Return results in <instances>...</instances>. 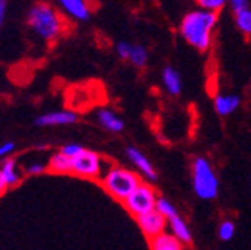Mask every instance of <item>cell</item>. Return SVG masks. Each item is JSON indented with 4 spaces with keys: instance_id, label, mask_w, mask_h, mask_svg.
<instances>
[{
    "instance_id": "cell-1",
    "label": "cell",
    "mask_w": 251,
    "mask_h": 250,
    "mask_svg": "<svg viewBox=\"0 0 251 250\" xmlns=\"http://www.w3.org/2000/svg\"><path fill=\"white\" fill-rule=\"evenodd\" d=\"M217 24L215 12L193 11L181 21L182 38L199 51H206L212 42V28Z\"/></svg>"
},
{
    "instance_id": "cell-2",
    "label": "cell",
    "mask_w": 251,
    "mask_h": 250,
    "mask_svg": "<svg viewBox=\"0 0 251 250\" xmlns=\"http://www.w3.org/2000/svg\"><path fill=\"white\" fill-rule=\"evenodd\" d=\"M27 23L39 38L48 42L58 39L65 30V20L52 5L47 2H38L30 8Z\"/></svg>"
},
{
    "instance_id": "cell-3",
    "label": "cell",
    "mask_w": 251,
    "mask_h": 250,
    "mask_svg": "<svg viewBox=\"0 0 251 250\" xmlns=\"http://www.w3.org/2000/svg\"><path fill=\"white\" fill-rule=\"evenodd\" d=\"M100 183L103 186V189L111 196L124 202L133 194V191H136V187L142 183V180L136 172L127 168L112 165L103 172Z\"/></svg>"
},
{
    "instance_id": "cell-4",
    "label": "cell",
    "mask_w": 251,
    "mask_h": 250,
    "mask_svg": "<svg viewBox=\"0 0 251 250\" xmlns=\"http://www.w3.org/2000/svg\"><path fill=\"white\" fill-rule=\"evenodd\" d=\"M192 181L193 191L198 198L203 201H211L218 196L220 181L218 177L206 158H196L192 165Z\"/></svg>"
},
{
    "instance_id": "cell-5",
    "label": "cell",
    "mask_w": 251,
    "mask_h": 250,
    "mask_svg": "<svg viewBox=\"0 0 251 250\" xmlns=\"http://www.w3.org/2000/svg\"><path fill=\"white\" fill-rule=\"evenodd\" d=\"M157 199H159V196H157L154 187L142 181L136 187V191H133V194L123 204L130 214H133L135 217H139L142 214L154 211L157 205Z\"/></svg>"
},
{
    "instance_id": "cell-6",
    "label": "cell",
    "mask_w": 251,
    "mask_h": 250,
    "mask_svg": "<svg viewBox=\"0 0 251 250\" xmlns=\"http://www.w3.org/2000/svg\"><path fill=\"white\" fill-rule=\"evenodd\" d=\"M72 174L82 178H102L103 159L96 153L84 148L76 158L72 159Z\"/></svg>"
},
{
    "instance_id": "cell-7",
    "label": "cell",
    "mask_w": 251,
    "mask_h": 250,
    "mask_svg": "<svg viewBox=\"0 0 251 250\" xmlns=\"http://www.w3.org/2000/svg\"><path fill=\"white\" fill-rule=\"evenodd\" d=\"M136 222H138L141 231L150 240L159 237L163 232H166V222H168V219L163 214H160L157 210L150 211L147 214H142V216L136 217Z\"/></svg>"
},
{
    "instance_id": "cell-8",
    "label": "cell",
    "mask_w": 251,
    "mask_h": 250,
    "mask_svg": "<svg viewBox=\"0 0 251 250\" xmlns=\"http://www.w3.org/2000/svg\"><path fill=\"white\" fill-rule=\"evenodd\" d=\"M126 154H127L129 161L138 168V171L148 180V181H155L157 180V172L152 167V164L148 161L147 156L136 147H127L126 148Z\"/></svg>"
},
{
    "instance_id": "cell-9",
    "label": "cell",
    "mask_w": 251,
    "mask_h": 250,
    "mask_svg": "<svg viewBox=\"0 0 251 250\" xmlns=\"http://www.w3.org/2000/svg\"><path fill=\"white\" fill-rule=\"evenodd\" d=\"M78 115L74 111H51L47 114H42L36 118V124L42 128L47 126H66V124H74L76 123Z\"/></svg>"
},
{
    "instance_id": "cell-10",
    "label": "cell",
    "mask_w": 251,
    "mask_h": 250,
    "mask_svg": "<svg viewBox=\"0 0 251 250\" xmlns=\"http://www.w3.org/2000/svg\"><path fill=\"white\" fill-rule=\"evenodd\" d=\"M57 3L69 17L75 20L85 21L90 18V8L85 0H57Z\"/></svg>"
},
{
    "instance_id": "cell-11",
    "label": "cell",
    "mask_w": 251,
    "mask_h": 250,
    "mask_svg": "<svg viewBox=\"0 0 251 250\" xmlns=\"http://www.w3.org/2000/svg\"><path fill=\"white\" fill-rule=\"evenodd\" d=\"M98 121L102 124V128H105L112 134H120L126 128L124 120L109 108H102L98 111Z\"/></svg>"
},
{
    "instance_id": "cell-12",
    "label": "cell",
    "mask_w": 251,
    "mask_h": 250,
    "mask_svg": "<svg viewBox=\"0 0 251 250\" xmlns=\"http://www.w3.org/2000/svg\"><path fill=\"white\" fill-rule=\"evenodd\" d=\"M241 105V98L238 95H218L214 99V108L218 115L226 117L233 114Z\"/></svg>"
},
{
    "instance_id": "cell-13",
    "label": "cell",
    "mask_w": 251,
    "mask_h": 250,
    "mask_svg": "<svg viewBox=\"0 0 251 250\" xmlns=\"http://www.w3.org/2000/svg\"><path fill=\"white\" fill-rule=\"evenodd\" d=\"M169 223V228H171V234L182 244H192L193 241V237H192V231H190V226L187 225V222L181 216H176L171 221H168Z\"/></svg>"
},
{
    "instance_id": "cell-14",
    "label": "cell",
    "mask_w": 251,
    "mask_h": 250,
    "mask_svg": "<svg viewBox=\"0 0 251 250\" xmlns=\"http://www.w3.org/2000/svg\"><path fill=\"white\" fill-rule=\"evenodd\" d=\"M0 172H2L3 180L8 187H14L23 180V172H21L17 161L12 158H8L2 162V165H0Z\"/></svg>"
},
{
    "instance_id": "cell-15",
    "label": "cell",
    "mask_w": 251,
    "mask_h": 250,
    "mask_svg": "<svg viewBox=\"0 0 251 250\" xmlns=\"http://www.w3.org/2000/svg\"><path fill=\"white\" fill-rule=\"evenodd\" d=\"M162 81H163L165 88L171 93L172 96H178L181 93L182 80H181L179 72L175 68H171V66L165 68L163 72H162Z\"/></svg>"
},
{
    "instance_id": "cell-16",
    "label": "cell",
    "mask_w": 251,
    "mask_h": 250,
    "mask_svg": "<svg viewBox=\"0 0 251 250\" xmlns=\"http://www.w3.org/2000/svg\"><path fill=\"white\" fill-rule=\"evenodd\" d=\"M48 171L52 174H72V159L57 151L48 161Z\"/></svg>"
},
{
    "instance_id": "cell-17",
    "label": "cell",
    "mask_w": 251,
    "mask_h": 250,
    "mask_svg": "<svg viewBox=\"0 0 251 250\" xmlns=\"http://www.w3.org/2000/svg\"><path fill=\"white\" fill-rule=\"evenodd\" d=\"M150 246L151 250H184V244L168 232H163L159 237L151 238Z\"/></svg>"
},
{
    "instance_id": "cell-18",
    "label": "cell",
    "mask_w": 251,
    "mask_h": 250,
    "mask_svg": "<svg viewBox=\"0 0 251 250\" xmlns=\"http://www.w3.org/2000/svg\"><path fill=\"white\" fill-rule=\"evenodd\" d=\"M155 210L159 211L160 214H163V216L168 219V221H171V219L179 216L178 211H176V208H175V205H174L169 199H166L165 196H159V199H157Z\"/></svg>"
},
{
    "instance_id": "cell-19",
    "label": "cell",
    "mask_w": 251,
    "mask_h": 250,
    "mask_svg": "<svg viewBox=\"0 0 251 250\" xmlns=\"http://www.w3.org/2000/svg\"><path fill=\"white\" fill-rule=\"evenodd\" d=\"M130 61L136 68H145L148 63V51L142 45H133V51L130 56Z\"/></svg>"
},
{
    "instance_id": "cell-20",
    "label": "cell",
    "mask_w": 251,
    "mask_h": 250,
    "mask_svg": "<svg viewBox=\"0 0 251 250\" xmlns=\"http://www.w3.org/2000/svg\"><path fill=\"white\" fill-rule=\"evenodd\" d=\"M236 26L245 35H251V9H244L236 14Z\"/></svg>"
},
{
    "instance_id": "cell-21",
    "label": "cell",
    "mask_w": 251,
    "mask_h": 250,
    "mask_svg": "<svg viewBox=\"0 0 251 250\" xmlns=\"http://www.w3.org/2000/svg\"><path fill=\"white\" fill-rule=\"evenodd\" d=\"M235 231H236L235 223L232 221H227V219H226V221H223L218 226V235L223 241H230L233 238V235H235Z\"/></svg>"
},
{
    "instance_id": "cell-22",
    "label": "cell",
    "mask_w": 251,
    "mask_h": 250,
    "mask_svg": "<svg viewBox=\"0 0 251 250\" xmlns=\"http://www.w3.org/2000/svg\"><path fill=\"white\" fill-rule=\"evenodd\" d=\"M196 2L203 11L209 12H217L226 5V0H196Z\"/></svg>"
},
{
    "instance_id": "cell-23",
    "label": "cell",
    "mask_w": 251,
    "mask_h": 250,
    "mask_svg": "<svg viewBox=\"0 0 251 250\" xmlns=\"http://www.w3.org/2000/svg\"><path fill=\"white\" fill-rule=\"evenodd\" d=\"M115 51L118 54V57L124 58V60H130L132 51H133V45L130 42H126V41H120L115 47Z\"/></svg>"
},
{
    "instance_id": "cell-24",
    "label": "cell",
    "mask_w": 251,
    "mask_h": 250,
    "mask_svg": "<svg viewBox=\"0 0 251 250\" xmlns=\"http://www.w3.org/2000/svg\"><path fill=\"white\" fill-rule=\"evenodd\" d=\"M45 171H48V164L44 162H31L24 168V172L28 175H39L44 174Z\"/></svg>"
},
{
    "instance_id": "cell-25",
    "label": "cell",
    "mask_w": 251,
    "mask_h": 250,
    "mask_svg": "<svg viewBox=\"0 0 251 250\" xmlns=\"http://www.w3.org/2000/svg\"><path fill=\"white\" fill-rule=\"evenodd\" d=\"M82 150H84V147H82V145L75 144V142H71V144L63 145L60 151H61L63 154H65V156H68V158L74 159V158H76V156H78Z\"/></svg>"
},
{
    "instance_id": "cell-26",
    "label": "cell",
    "mask_w": 251,
    "mask_h": 250,
    "mask_svg": "<svg viewBox=\"0 0 251 250\" xmlns=\"http://www.w3.org/2000/svg\"><path fill=\"white\" fill-rule=\"evenodd\" d=\"M14 150H15V142H12V141L2 142L0 144V159H8L14 153Z\"/></svg>"
},
{
    "instance_id": "cell-27",
    "label": "cell",
    "mask_w": 251,
    "mask_h": 250,
    "mask_svg": "<svg viewBox=\"0 0 251 250\" xmlns=\"http://www.w3.org/2000/svg\"><path fill=\"white\" fill-rule=\"evenodd\" d=\"M229 2L233 8L235 14H238L244 9H248V0H229Z\"/></svg>"
},
{
    "instance_id": "cell-28",
    "label": "cell",
    "mask_w": 251,
    "mask_h": 250,
    "mask_svg": "<svg viewBox=\"0 0 251 250\" xmlns=\"http://www.w3.org/2000/svg\"><path fill=\"white\" fill-rule=\"evenodd\" d=\"M6 15V2L5 0H0V26H2L3 20Z\"/></svg>"
},
{
    "instance_id": "cell-29",
    "label": "cell",
    "mask_w": 251,
    "mask_h": 250,
    "mask_svg": "<svg viewBox=\"0 0 251 250\" xmlns=\"http://www.w3.org/2000/svg\"><path fill=\"white\" fill-rule=\"evenodd\" d=\"M6 189H8V186H6V183H5V180H3L2 172H0V196H2V195L5 194Z\"/></svg>"
},
{
    "instance_id": "cell-30",
    "label": "cell",
    "mask_w": 251,
    "mask_h": 250,
    "mask_svg": "<svg viewBox=\"0 0 251 250\" xmlns=\"http://www.w3.org/2000/svg\"><path fill=\"white\" fill-rule=\"evenodd\" d=\"M250 181H251V180H250Z\"/></svg>"
}]
</instances>
